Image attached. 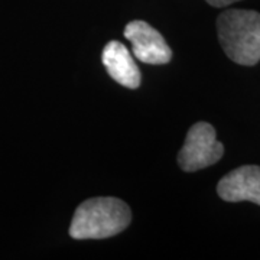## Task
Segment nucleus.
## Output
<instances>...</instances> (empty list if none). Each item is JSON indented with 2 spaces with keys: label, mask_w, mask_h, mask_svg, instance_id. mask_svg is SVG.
I'll return each mask as SVG.
<instances>
[{
  "label": "nucleus",
  "mask_w": 260,
  "mask_h": 260,
  "mask_svg": "<svg viewBox=\"0 0 260 260\" xmlns=\"http://www.w3.org/2000/svg\"><path fill=\"white\" fill-rule=\"evenodd\" d=\"M102 61L109 75L116 83L127 88H138L140 85V71L130 51L119 41H110L102 54Z\"/></svg>",
  "instance_id": "nucleus-6"
},
{
  "label": "nucleus",
  "mask_w": 260,
  "mask_h": 260,
  "mask_svg": "<svg viewBox=\"0 0 260 260\" xmlns=\"http://www.w3.org/2000/svg\"><path fill=\"white\" fill-rule=\"evenodd\" d=\"M124 37L132 44L133 55L145 64H168L172 51L165 38L143 20H132L124 28Z\"/></svg>",
  "instance_id": "nucleus-4"
},
{
  "label": "nucleus",
  "mask_w": 260,
  "mask_h": 260,
  "mask_svg": "<svg viewBox=\"0 0 260 260\" xmlns=\"http://www.w3.org/2000/svg\"><path fill=\"white\" fill-rule=\"evenodd\" d=\"M217 192L229 203L251 201L260 205V167L244 165L229 172L220 179Z\"/></svg>",
  "instance_id": "nucleus-5"
},
{
  "label": "nucleus",
  "mask_w": 260,
  "mask_h": 260,
  "mask_svg": "<svg viewBox=\"0 0 260 260\" xmlns=\"http://www.w3.org/2000/svg\"><path fill=\"white\" fill-rule=\"evenodd\" d=\"M130 220L132 213L126 203L113 197H97L77 207L70 236L75 240L107 239L123 232Z\"/></svg>",
  "instance_id": "nucleus-1"
},
{
  "label": "nucleus",
  "mask_w": 260,
  "mask_h": 260,
  "mask_svg": "<svg viewBox=\"0 0 260 260\" xmlns=\"http://www.w3.org/2000/svg\"><path fill=\"white\" fill-rule=\"evenodd\" d=\"M224 146L217 140L210 123H195L186 133L185 143L178 155V164L185 172H195L211 167L223 158Z\"/></svg>",
  "instance_id": "nucleus-3"
},
{
  "label": "nucleus",
  "mask_w": 260,
  "mask_h": 260,
  "mask_svg": "<svg viewBox=\"0 0 260 260\" xmlns=\"http://www.w3.org/2000/svg\"><path fill=\"white\" fill-rule=\"evenodd\" d=\"M236 2H240V0H207V3L214 6V8H225V6H230L232 3H236Z\"/></svg>",
  "instance_id": "nucleus-7"
},
{
  "label": "nucleus",
  "mask_w": 260,
  "mask_h": 260,
  "mask_svg": "<svg viewBox=\"0 0 260 260\" xmlns=\"http://www.w3.org/2000/svg\"><path fill=\"white\" fill-rule=\"evenodd\" d=\"M218 39L225 55L236 64L253 67L260 61V13L230 9L217 18Z\"/></svg>",
  "instance_id": "nucleus-2"
}]
</instances>
